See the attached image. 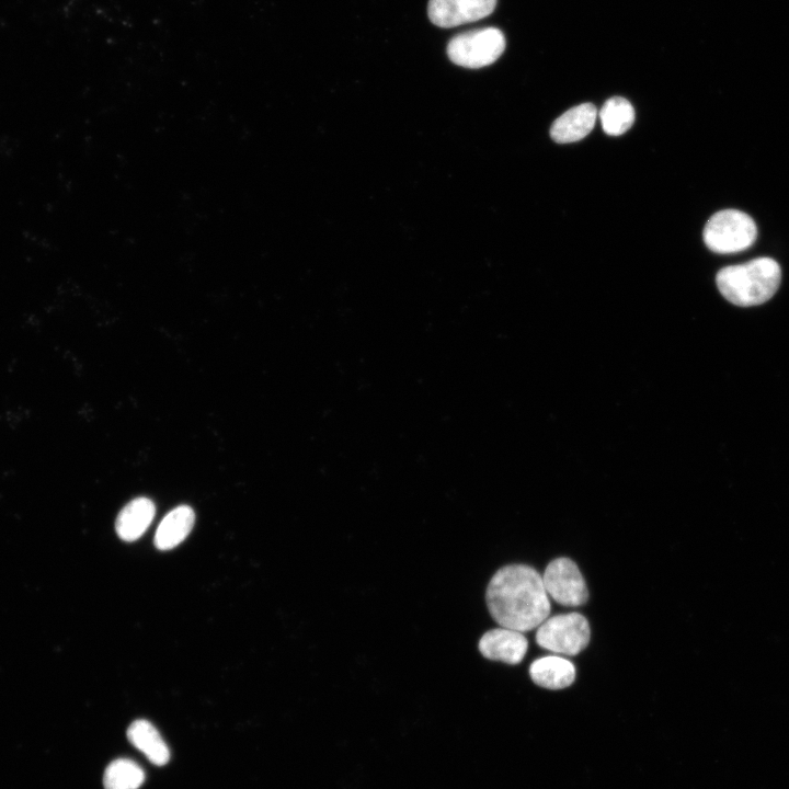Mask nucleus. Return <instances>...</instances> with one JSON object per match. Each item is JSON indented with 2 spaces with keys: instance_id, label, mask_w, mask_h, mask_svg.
Returning <instances> with one entry per match:
<instances>
[{
  "instance_id": "1",
  "label": "nucleus",
  "mask_w": 789,
  "mask_h": 789,
  "mask_svg": "<svg viewBox=\"0 0 789 789\" xmlns=\"http://www.w3.org/2000/svg\"><path fill=\"white\" fill-rule=\"evenodd\" d=\"M492 618L519 632L541 625L550 614V602L540 574L525 564H510L492 576L485 592Z\"/></svg>"
},
{
  "instance_id": "2",
  "label": "nucleus",
  "mask_w": 789,
  "mask_h": 789,
  "mask_svg": "<svg viewBox=\"0 0 789 789\" xmlns=\"http://www.w3.org/2000/svg\"><path fill=\"white\" fill-rule=\"evenodd\" d=\"M780 266L771 258H757L746 263L721 268L716 282L721 295L740 307L762 305L777 291Z\"/></svg>"
},
{
  "instance_id": "3",
  "label": "nucleus",
  "mask_w": 789,
  "mask_h": 789,
  "mask_svg": "<svg viewBox=\"0 0 789 789\" xmlns=\"http://www.w3.org/2000/svg\"><path fill=\"white\" fill-rule=\"evenodd\" d=\"M756 236L753 218L736 209H723L712 215L702 232L706 245L721 254L746 250L755 242Z\"/></svg>"
},
{
  "instance_id": "4",
  "label": "nucleus",
  "mask_w": 789,
  "mask_h": 789,
  "mask_svg": "<svg viewBox=\"0 0 789 789\" xmlns=\"http://www.w3.org/2000/svg\"><path fill=\"white\" fill-rule=\"evenodd\" d=\"M505 49V37L496 27L460 33L447 45L449 59L461 67L482 68L493 64Z\"/></svg>"
},
{
  "instance_id": "5",
  "label": "nucleus",
  "mask_w": 789,
  "mask_h": 789,
  "mask_svg": "<svg viewBox=\"0 0 789 789\" xmlns=\"http://www.w3.org/2000/svg\"><path fill=\"white\" fill-rule=\"evenodd\" d=\"M590 637L586 618L579 613H567L547 618L539 625L536 642L556 653L576 655L587 647Z\"/></svg>"
},
{
  "instance_id": "6",
  "label": "nucleus",
  "mask_w": 789,
  "mask_h": 789,
  "mask_svg": "<svg viewBox=\"0 0 789 789\" xmlns=\"http://www.w3.org/2000/svg\"><path fill=\"white\" fill-rule=\"evenodd\" d=\"M545 590L557 603L576 607L586 603L587 586L578 565L568 558L551 561L542 576Z\"/></svg>"
},
{
  "instance_id": "7",
  "label": "nucleus",
  "mask_w": 789,
  "mask_h": 789,
  "mask_svg": "<svg viewBox=\"0 0 789 789\" xmlns=\"http://www.w3.org/2000/svg\"><path fill=\"white\" fill-rule=\"evenodd\" d=\"M496 0H430L427 14L441 27H454L491 14Z\"/></svg>"
},
{
  "instance_id": "8",
  "label": "nucleus",
  "mask_w": 789,
  "mask_h": 789,
  "mask_svg": "<svg viewBox=\"0 0 789 789\" xmlns=\"http://www.w3.org/2000/svg\"><path fill=\"white\" fill-rule=\"evenodd\" d=\"M478 647L484 658L515 665L524 659L528 641L522 632L500 627L487 631Z\"/></svg>"
},
{
  "instance_id": "9",
  "label": "nucleus",
  "mask_w": 789,
  "mask_h": 789,
  "mask_svg": "<svg viewBox=\"0 0 789 789\" xmlns=\"http://www.w3.org/2000/svg\"><path fill=\"white\" fill-rule=\"evenodd\" d=\"M596 116L597 111L592 103L576 105L553 122L550 136L559 144L578 141L593 129Z\"/></svg>"
},
{
  "instance_id": "10",
  "label": "nucleus",
  "mask_w": 789,
  "mask_h": 789,
  "mask_svg": "<svg viewBox=\"0 0 789 789\" xmlns=\"http://www.w3.org/2000/svg\"><path fill=\"white\" fill-rule=\"evenodd\" d=\"M156 506L150 499L137 498L126 504L115 522L118 537L125 541L138 539L152 522Z\"/></svg>"
},
{
  "instance_id": "11",
  "label": "nucleus",
  "mask_w": 789,
  "mask_h": 789,
  "mask_svg": "<svg viewBox=\"0 0 789 789\" xmlns=\"http://www.w3.org/2000/svg\"><path fill=\"white\" fill-rule=\"evenodd\" d=\"M531 679L538 686L548 689H562L570 686L575 678V667L569 660L548 655L535 660L530 667Z\"/></svg>"
},
{
  "instance_id": "12",
  "label": "nucleus",
  "mask_w": 789,
  "mask_h": 789,
  "mask_svg": "<svg viewBox=\"0 0 789 789\" xmlns=\"http://www.w3.org/2000/svg\"><path fill=\"white\" fill-rule=\"evenodd\" d=\"M195 522V513L188 505H180L171 510L159 524L155 545L160 550H170L181 544L191 533Z\"/></svg>"
},
{
  "instance_id": "13",
  "label": "nucleus",
  "mask_w": 789,
  "mask_h": 789,
  "mask_svg": "<svg viewBox=\"0 0 789 789\" xmlns=\"http://www.w3.org/2000/svg\"><path fill=\"white\" fill-rule=\"evenodd\" d=\"M129 742L156 765H164L170 757L169 748L157 729L147 720L134 721L128 730Z\"/></svg>"
},
{
  "instance_id": "14",
  "label": "nucleus",
  "mask_w": 789,
  "mask_h": 789,
  "mask_svg": "<svg viewBox=\"0 0 789 789\" xmlns=\"http://www.w3.org/2000/svg\"><path fill=\"white\" fill-rule=\"evenodd\" d=\"M599 118L607 135L619 136L632 126L634 110L628 100L621 96H613L604 103L599 112Z\"/></svg>"
},
{
  "instance_id": "15",
  "label": "nucleus",
  "mask_w": 789,
  "mask_h": 789,
  "mask_svg": "<svg viewBox=\"0 0 789 789\" xmlns=\"http://www.w3.org/2000/svg\"><path fill=\"white\" fill-rule=\"evenodd\" d=\"M144 779L145 774L135 762L121 758L106 767L103 784L105 789H137Z\"/></svg>"
}]
</instances>
